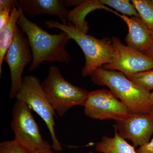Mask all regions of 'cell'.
Here are the masks:
<instances>
[{
	"instance_id": "cell-6",
	"label": "cell",
	"mask_w": 153,
	"mask_h": 153,
	"mask_svg": "<svg viewBox=\"0 0 153 153\" xmlns=\"http://www.w3.org/2000/svg\"><path fill=\"white\" fill-rule=\"evenodd\" d=\"M31 110L24 102L18 100L15 102L12 109L10 124L15 135L14 140L31 153L51 149L52 146L41 136Z\"/></svg>"
},
{
	"instance_id": "cell-13",
	"label": "cell",
	"mask_w": 153,
	"mask_h": 153,
	"mask_svg": "<svg viewBox=\"0 0 153 153\" xmlns=\"http://www.w3.org/2000/svg\"><path fill=\"white\" fill-rule=\"evenodd\" d=\"M105 9L112 12L101 2V0H86L83 1L79 5L70 11L68 17V22H71L78 30L87 34L88 30V23L85 19L86 16L97 9Z\"/></svg>"
},
{
	"instance_id": "cell-21",
	"label": "cell",
	"mask_w": 153,
	"mask_h": 153,
	"mask_svg": "<svg viewBox=\"0 0 153 153\" xmlns=\"http://www.w3.org/2000/svg\"><path fill=\"white\" fill-rule=\"evenodd\" d=\"M11 12L7 10L0 11V31L7 26L10 16Z\"/></svg>"
},
{
	"instance_id": "cell-19",
	"label": "cell",
	"mask_w": 153,
	"mask_h": 153,
	"mask_svg": "<svg viewBox=\"0 0 153 153\" xmlns=\"http://www.w3.org/2000/svg\"><path fill=\"white\" fill-rule=\"evenodd\" d=\"M0 153H31L16 140L4 141L0 143Z\"/></svg>"
},
{
	"instance_id": "cell-24",
	"label": "cell",
	"mask_w": 153,
	"mask_h": 153,
	"mask_svg": "<svg viewBox=\"0 0 153 153\" xmlns=\"http://www.w3.org/2000/svg\"><path fill=\"white\" fill-rule=\"evenodd\" d=\"M144 53L153 59V46L151 47L150 49L145 52Z\"/></svg>"
},
{
	"instance_id": "cell-11",
	"label": "cell",
	"mask_w": 153,
	"mask_h": 153,
	"mask_svg": "<svg viewBox=\"0 0 153 153\" xmlns=\"http://www.w3.org/2000/svg\"><path fill=\"white\" fill-rule=\"evenodd\" d=\"M113 13L121 18L128 25V32L125 39L128 47L143 53L153 47L151 30L140 18H129L114 11Z\"/></svg>"
},
{
	"instance_id": "cell-26",
	"label": "cell",
	"mask_w": 153,
	"mask_h": 153,
	"mask_svg": "<svg viewBox=\"0 0 153 153\" xmlns=\"http://www.w3.org/2000/svg\"><path fill=\"white\" fill-rule=\"evenodd\" d=\"M149 98L151 102H152V114H153V92L150 93Z\"/></svg>"
},
{
	"instance_id": "cell-4",
	"label": "cell",
	"mask_w": 153,
	"mask_h": 153,
	"mask_svg": "<svg viewBox=\"0 0 153 153\" xmlns=\"http://www.w3.org/2000/svg\"><path fill=\"white\" fill-rule=\"evenodd\" d=\"M41 84L49 102L60 117L72 107L84 106L89 93L67 81L55 66L49 68L47 77Z\"/></svg>"
},
{
	"instance_id": "cell-12",
	"label": "cell",
	"mask_w": 153,
	"mask_h": 153,
	"mask_svg": "<svg viewBox=\"0 0 153 153\" xmlns=\"http://www.w3.org/2000/svg\"><path fill=\"white\" fill-rule=\"evenodd\" d=\"M20 8L25 15L33 17L43 14L55 15L66 25L70 11L66 8L63 0H19Z\"/></svg>"
},
{
	"instance_id": "cell-7",
	"label": "cell",
	"mask_w": 153,
	"mask_h": 153,
	"mask_svg": "<svg viewBox=\"0 0 153 153\" xmlns=\"http://www.w3.org/2000/svg\"><path fill=\"white\" fill-rule=\"evenodd\" d=\"M33 60V54L25 33L17 25L13 40L4 59L10 71L11 84L9 97L16 98L22 84L25 68Z\"/></svg>"
},
{
	"instance_id": "cell-17",
	"label": "cell",
	"mask_w": 153,
	"mask_h": 153,
	"mask_svg": "<svg viewBox=\"0 0 153 153\" xmlns=\"http://www.w3.org/2000/svg\"><path fill=\"white\" fill-rule=\"evenodd\" d=\"M104 5H108L126 16L140 18L132 3L128 0H101Z\"/></svg>"
},
{
	"instance_id": "cell-8",
	"label": "cell",
	"mask_w": 153,
	"mask_h": 153,
	"mask_svg": "<svg viewBox=\"0 0 153 153\" xmlns=\"http://www.w3.org/2000/svg\"><path fill=\"white\" fill-rule=\"evenodd\" d=\"M84 107L86 116L99 120H121L129 113L125 105L106 89L89 92Z\"/></svg>"
},
{
	"instance_id": "cell-15",
	"label": "cell",
	"mask_w": 153,
	"mask_h": 153,
	"mask_svg": "<svg viewBox=\"0 0 153 153\" xmlns=\"http://www.w3.org/2000/svg\"><path fill=\"white\" fill-rule=\"evenodd\" d=\"M95 150L101 153H137L134 147L121 137L116 130L113 137L103 136L96 144Z\"/></svg>"
},
{
	"instance_id": "cell-2",
	"label": "cell",
	"mask_w": 153,
	"mask_h": 153,
	"mask_svg": "<svg viewBox=\"0 0 153 153\" xmlns=\"http://www.w3.org/2000/svg\"><path fill=\"white\" fill-rule=\"evenodd\" d=\"M91 76L94 83L109 88L115 96L125 105L129 112L152 113L150 92L137 87L123 73L100 67Z\"/></svg>"
},
{
	"instance_id": "cell-1",
	"label": "cell",
	"mask_w": 153,
	"mask_h": 153,
	"mask_svg": "<svg viewBox=\"0 0 153 153\" xmlns=\"http://www.w3.org/2000/svg\"><path fill=\"white\" fill-rule=\"evenodd\" d=\"M17 25L27 36L32 50L33 60L29 71L36 70L44 61L71 62V55L65 48L71 39L66 32L50 34L29 20L22 10Z\"/></svg>"
},
{
	"instance_id": "cell-28",
	"label": "cell",
	"mask_w": 153,
	"mask_h": 153,
	"mask_svg": "<svg viewBox=\"0 0 153 153\" xmlns=\"http://www.w3.org/2000/svg\"><path fill=\"white\" fill-rule=\"evenodd\" d=\"M151 1H152V3L153 4V0H151Z\"/></svg>"
},
{
	"instance_id": "cell-5",
	"label": "cell",
	"mask_w": 153,
	"mask_h": 153,
	"mask_svg": "<svg viewBox=\"0 0 153 153\" xmlns=\"http://www.w3.org/2000/svg\"><path fill=\"white\" fill-rule=\"evenodd\" d=\"M16 98L27 105L44 121L52 138V149L56 152H62L63 149L55 134V111L47 98L40 79L33 75L24 76Z\"/></svg>"
},
{
	"instance_id": "cell-10",
	"label": "cell",
	"mask_w": 153,
	"mask_h": 153,
	"mask_svg": "<svg viewBox=\"0 0 153 153\" xmlns=\"http://www.w3.org/2000/svg\"><path fill=\"white\" fill-rule=\"evenodd\" d=\"M115 130L121 137L131 141L134 147L141 146L150 141L153 134V114L133 113L116 121Z\"/></svg>"
},
{
	"instance_id": "cell-20",
	"label": "cell",
	"mask_w": 153,
	"mask_h": 153,
	"mask_svg": "<svg viewBox=\"0 0 153 153\" xmlns=\"http://www.w3.org/2000/svg\"><path fill=\"white\" fill-rule=\"evenodd\" d=\"M15 8H19L20 5L19 1L16 0H1L0 11L7 10L12 11Z\"/></svg>"
},
{
	"instance_id": "cell-16",
	"label": "cell",
	"mask_w": 153,
	"mask_h": 153,
	"mask_svg": "<svg viewBox=\"0 0 153 153\" xmlns=\"http://www.w3.org/2000/svg\"><path fill=\"white\" fill-rule=\"evenodd\" d=\"M140 17L150 30H153V4L151 0H132Z\"/></svg>"
},
{
	"instance_id": "cell-14",
	"label": "cell",
	"mask_w": 153,
	"mask_h": 153,
	"mask_svg": "<svg viewBox=\"0 0 153 153\" xmlns=\"http://www.w3.org/2000/svg\"><path fill=\"white\" fill-rule=\"evenodd\" d=\"M22 11L20 8H14L11 12L10 16L7 26L0 31V74H1L4 57L13 40L17 22Z\"/></svg>"
},
{
	"instance_id": "cell-9",
	"label": "cell",
	"mask_w": 153,
	"mask_h": 153,
	"mask_svg": "<svg viewBox=\"0 0 153 153\" xmlns=\"http://www.w3.org/2000/svg\"><path fill=\"white\" fill-rule=\"evenodd\" d=\"M115 55L111 62L102 66L104 69L118 70L128 79L133 74L153 69V59L143 52L125 46L119 38H112Z\"/></svg>"
},
{
	"instance_id": "cell-18",
	"label": "cell",
	"mask_w": 153,
	"mask_h": 153,
	"mask_svg": "<svg viewBox=\"0 0 153 153\" xmlns=\"http://www.w3.org/2000/svg\"><path fill=\"white\" fill-rule=\"evenodd\" d=\"M128 79L144 91L150 92L153 89V69L134 74Z\"/></svg>"
},
{
	"instance_id": "cell-23",
	"label": "cell",
	"mask_w": 153,
	"mask_h": 153,
	"mask_svg": "<svg viewBox=\"0 0 153 153\" xmlns=\"http://www.w3.org/2000/svg\"><path fill=\"white\" fill-rule=\"evenodd\" d=\"M83 1H73V0H63V4L65 7H76L79 5Z\"/></svg>"
},
{
	"instance_id": "cell-27",
	"label": "cell",
	"mask_w": 153,
	"mask_h": 153,
	"mask_svg": "<svg viewBox=\"0 0 153 153\" xmlns=\"http://www.w3.org/2000/svg\"><path fill=\"white\" fill-rule=\"evenodd\" d=\"M151 35H152V37L153 39V30H151Z\"/></svg>"
},
{
	"instance_id": "cell-3",
	"label": "cell",
	"mask_w": 153,
	"mask_h": 153,
	"mask_svg": "<svg viewBox=\"0 0 153 153\" xmlns=\"http://www.w3.org/2000/svg\"><path fill=\"white\" fill-rule=\"evenodd\" d=\"M47 27L56 28L66 32L70 39L74 40L85 55V63L81 70L82 76H89L97 68L111 62L115 55L112 42L105 38L97 39L77 30L70 22L64 25L56 20L45 22Z\"/></svg>"
},
{
	"instance_id": "cell-25",
	"label": "cell",
	"mask_w": 153,
	"mask_h": 153,
	"mask_svg": "<svg viewBox=\"0 0 153 153\" xmlns=\"http://www.w3.org/2000/svg\"><path fill=\"white\" fill-rule=\"evenodd\" d=\"M33 153H54L51 150V149H46L38 151Z\"/></svg>"
},
{
	"instance_id": "cell-22",
	"label": "cell",
	"mask_w": 153,
	"mask_h": 153,
	"mask_svg": "<svg viewBox=\"0 0 153 153\" xmlns=\"http://www.w3.org/2000/svg\"><path fill=\"white\" fill-rule=\"evenodd\" d=\"M136 152L137 153H153V138L147 143L139 147Z\"/></svg>"
},
{
	"instance_id": "cell-29",
	"label": "cell",
	"mask_w": 153,
	"mask_h": 153,
	"mask_svg": "<svg viewBox=\"0 0 153 153\" xmlns=\"http://www.w3.org/2000/svg\"><path fill=\"white\" fill-rule=\"evenodd\" d=\"M88 153H94L92 152H89Z\"/></svg>"
}]
</instances>
